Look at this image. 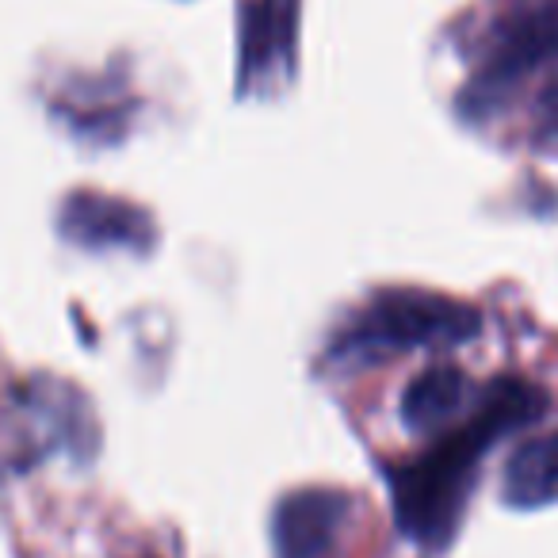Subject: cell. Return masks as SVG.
<instances>
[{
    "label": "cell",
    "mask_w": 558,
    "mask_h": 558,
    "mask_svg": "<svg viewBox=\"0 0 558 558\" xmlns=\"http://www.w3.org/2000/svg\"><path fill=\"white\" fill-rule=\"evenodd\" d=\"M543 410H547V398L535 383L517 379V375L489 383L471 405V413L456 428H448L425 456L390 471L398 532L417 547H448L474 494L486 451L512 428H524L543 417Z\"/></svg>",
    "instance_id": "cell-1"
},
{
    "label": "cell",
    "mask_w": 558,
    "mask_h": 558,
    "mask_svg": "<svg viewBox=\"0 0 558 558\" xmlns=\"http://www.w3.org/2000/svg\"><path fill=\"white\" fill-rule=\"evenodd\" d=\"M482 333V314L463 299L425 288L375 291L329 344V360L344 367H375L417 349H459Z\"/></svg>",
    "instance_id": "cell-2"
},
{
    "label": "cell",
    "mask_w": 558,
    "mask_h": 558,
    "mask_svg": "<svg viewBox=\"0 0 558 558\" xmlns=\"http://www.w3.org/2000/svg\"><path fill=\"white\" fill-rule=\"evenodd\" d=\"M558 58V0H543L535 9L517 12L497 24L489 50L482 54L474 77L463 88V104L471 116L501 108L532 73Z\"/></svg>",
    "instance_id": "cell-3"
},
{
    "label": "cell",
    "mask_w": 558,
    "mask_h": 558,
    "mask_svg": "<svg viewBox=\"0 0 558 558\" xmlns=\"http://www.w3.org/2000/svg\"><path fill=\"white\" fill-rule=\"evenodd\" d=\"M299 12L303 0H245L238 39V88L241 96L276 93L295 73Z\"/></svg>",
    "instance_id": "cell-4"
},
{
    "label": "cell",
    "mask_w": 558,
    "mask_h": 558,
    "mask_svg": "<svg viewBox=\"0 0 558 558\" xmlns=\"http://www.w3.org/2000/svg\"><path fill=\"white\" fill-rule=\"evenodd\" d=\"M349 520V494L326 486L295 489L276 505V517H271L276 558H337Z\"/></svg>",
    "instance_id": "cell-5"
},
{
    "label": "cell",
    "mask_w": 558,
    "mask_h": 558,
    "mask_svg": "<svg viewBox=\"0 0 558 558\" xmlns=\"http://www.w3.org/2000/svg\"><path fill=\"white\" fill-rule=\"evenodd\" d=\"M58 230L65 241L96 253H149L157 238L146 210L104 192H73L62 203Z\"/></svg>",
    "instance_id": "cell-6"
},
{
    "label": "cell",
    "mask_w": 558,
    "mask_h": 558,
    "mask_svg": "<svg viewBox=\"0 0 558 558\" xmlns=\"http://www.w3.org/2000/svg\"><path fill=\"white\" fill-rule=\"evenodd\" d=\"M471 379L459 367H425L402 395V421L413 433H440L471 405Z\"/></svg>",
    "instance_id": "cell-7"
},
{
    "label": "cell",
    "mask_w": 558,
    "mask_h": 558,
    "mask_svg": "<svg viewBox=\"0 0 558 558\" xmlns=\"http://www.w3.org/2000/svg\"><path fill=\"white\" fill-rule=\"evenodd\" d=\"M501 497L512 509L558 505V433L532 436L512 451L501 474Z\"/></svg>",
    "instance_id": "cell-8"
},
{
    "label": "cell",
    "mask_w": 558,
    "mask_h": 558,
    "mask_svg": "<svg viewBox=\"0 0 558 558\" xmlns=\"http://www.w3.org/2000/svg\"><path fill=\"white\" fill-rule=\"evenodd\" d=\"M535 134L547 146H558V77L547 85V93L539 96V108H535Z\"/></svg>",
    "instance_id": "cell-9"
}]
</instances>
